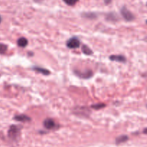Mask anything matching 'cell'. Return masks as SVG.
Here are the masks:
<instances>
[{"instance_id": "cell-8", "label": "cell", "mask_w": 147, "mask_h": 147, "mask_svg": "<svg viewBox=\"0 0 147 147\" xmlns=\"http://www.w3.org/2000/svg\"><path fill=\"white\" fill-rule=\"evenodd\" d=\"M32 69L34 70V71L37 72V73H41V74H42V75H45V76H48V75L50 74V72L48 70L43 68V67H34Z\"/></svg>"}, {"instance_id": "cell-10", "label": "cell", "mask_w": 147, "mask_h": 147, "mask_svg": "<svg viewBox=\"0 0 147 147\" xmlns=\"http://www.w3.org/2000/svg\"><path fill=\"white\" fill-rule=\"evenodd\" d=\"M129 140V137L126 135H122V136H119L116 138V144H120L124 143V142H127Z\"/></svg>"}, {"instance_id": "cell-16", "label": "cell", "mask_w": 147, "mask_h": 147, "mask_svg": "<svg viewBox=\"0 0 147 147\" xmlns=\"http://www.w3.org/2000/svg\"><path fill=\"white\" fill-rule=\"evenodd\" d=\"M143 134H147V128H146V129H144Z\"/></svg>"}, {"instance_id": "cell-18", "label": "cell", "mask_w": 147, "mask_h": 147, "mask_svg": "<svg viewBox=\"0 0 147 147\" xmlns=\"http://www.w3.org/2000/svg\"><path fill=\"white\" fill-rule=\"evenodd\" d=\"M37 1H40V0H37Z\"/></svg>"}, {"instance_id": "cell-11", "label": "cell", "mask_w": 147, "mask_h": 147, "mask_svg": "<svg viewBox=\"0 0 147 147\" xmlns=\"http://www.w3.org/2000/svg\"><path fill=\"white\" fill-rule=\"evenodd\" d=\"M82 52L86 55H90L93 54V51H92L91 49L86 45H83V47H82Z\"/></svg>"}, {"instance_id": "cell-14", "label": "cell", "mask_w": 147, "mask_h": 147, "mask_svg": "<svg viewBox=\"0 0 147 147\" xmlns=\"http://www.w3.org/2000/svg\"><path fill=\"white\" fill-rule=\"evenodd\" d=\"M64 2L66 4L69 6H74L76 3L78 1V0H63Z\"/></svg>"}, {"instance_id": "cell-7", "label": "cell", "mask_w": 147, "mask_h": 147, "mask_svg": "<svg viewBox=\"0 0 147 147\" xmlns=\"http://www.w3.org/2000/svg\"><path fill=\"white\" fill-rule=\"evenodd\" d=\"M14 119L20 122H28L31 121V119H30L29 116H26V115L24 114L17 115V116H14Z\"/></svg>"}, {"instance_id": "cell-2", "label": "cell", "mask_w": 147, "mask_h": 147, "mask_svg": "<svg viewBox=\"0 0 147 147\" xmlns=\"http://www.w3.org/2000/svg\"><path fill=\"white\" fill-rule=\"evenodd\" d=\"M121 14L127 22H131L135 19L134 15L126 7H123L121 9Z\"/></svg>"}, {"instance_id": "cell-13", "label": "cell", "mask_w": 147, "mask_h": 147, "mask_svg": "<svg viewBox=\"0 0 147 147\" xmlns=\"http://www.w3.org/2000/svg\"><path fill=\"white\" fill-rule=\"evenodd\" d=\"M106 105L103 104V103H98V104H95L91 106V108L93 109H96V110H98V109H103V107H105Z\"/></svg>"}, {"instance_id": "cell-6", "label": "cell", "mask_w": 147, "mask_h": 147, "mask_svg": "<svg viewBox=\"0 0 147 147\" xmlns=\"http://www.w3.org/2000/svg\"><path fill=\"white\" fill-rule=\"evenodd\" d=\"M111 61L119 62V63H125L126 61V58L123 55H112L109 57Z\"/></svg>"}, {"instance_id": "cell-12", "label": "cell", "mask_w": 147, "mask_h": 147, "mask_svg": "<svg viewBox=\"0 0 147 147\" xmlns=\"http://www.w3.org/2000/svg\"><path fill=\"white\" fill-rule=\"evenodd\" d=\"M7 51V46L4 44H1L0 43V54L3 55L6 53Z\"/></svg>"}, {"instance_id": "cell-20", "label": "cell", "mask_w": 147, "mask_h": 147, "mask_svg": "<svg viewBox=\"0 0 147 147\" xmlns=\"http://www.w3.org/2000/svg\"><path fill=\"white\" fill-rule=\"evenodd\" d=\"M146 107H147V106H146Z\"/></svg>"}, {"instance_id": "cell-4", "label": "cell", "mask_w": 147, "mask_h": 147, "mask_svg": "<svg viewBox=\"0 0 147 147\" xmlns=\"http://www.w3.org/2000/svg\"><path fill=\"white\" fill-rule=\"evenodd\" d=\"M75 74L78 77L84 79H88L93 76V72L90 70H86L85 71H80V70H75Z\"/></svg>"}, {"instance_id": "cell-3", "label": "cell", "mask_w": 147, "mask_h": 147, "mask_svg": "<svg viewBox=\"0 0 147 147\" xmlns=\"http://www.w3.org/2000/svg\"><path fill=\"white\" fill-rule=\"evenodd\" d=\"M80 45V40H79L77 37H71V38L69 39L67 41V42H66L67 47L70 49L78 48Z\"/></svg>"}, {"instance_id": "cell-15", "label": "cell", "mask_w": 147, "mask_h": 147, "mask_svg": "<svg viewBox=\"0 0 147 147\" xmlns=\"http://www.w3.org/2000/svg\"><path fill=\"white\" fill-rule=\"evenodd\" d=\"M104 1H105V3H106V4H108L111 1V0H104Z\"/></svg>"}, {"instance_id": "cell-19", "label": "cell", "mask_w": 147, "mask_h": 147, "mask_svg": "<svg viewBox=\"0 0 147 147\" xmlns=\"http://www.w3.org/2000/svg\"><path fill=\"white\" fill-rule=\"evenodd\" d=\"M146 24H147V20H146Z\"/></svg>"}, {"instance_id": "cell-1", "label": "cell", "mask_w": 147, "mask_h": 147, "mask_svg": "<svg viewBox=\"0 0 147 147\" xmlns=\"http://www.w3.org/2000/svg\"><path fill=\"white\" fill-rule=\"evenodd\" d=\"M20 127L16 125H11L8 130V136L11 140L16 141L20 135Z\"/></svg>"}, {"instance_id": "cell-9", "label": "cell", "mask_w": 147, "mask_h": 147, "mask_svg": "<svg viewBox=\"0 0 147 147\" xmlns=\"http://www.w3.org/2000/svg\"><path fill=\"white\" fill-rule=\"evenodd\" d=\"M28 44V40L25 37H20L17 40V45L20 47H24Z\"/></svg>"}, {"instance_id": "cell-5", "label": "cell", "mask_w": 147, "mask_h": 147, "mask_svg": "<svg viewBox=\"0 0 147 147\" xmlns=\"http://www.w3.org/2000/svg\"><path fill=\"white\" fill-rule=\"evenodd\" d=\"M43 125L45 128L49 130L54 129L56 128V123L52 119H47L43 121Z\"/></svg>"}, {"instance_id": "cell-17", "label": "cell", "mask_w": 147, "mask_h": 147, "mask_svg": "<svg viewBox=\"0 0 147 147\" xmlns=\"http://www.w3.org/2000/svg\"><path fill=\"white\" fill-rule=\"evenodd\" d=\"M1 16H0V23H1Z\"/></svg>"}]
</instances>
